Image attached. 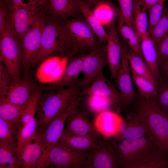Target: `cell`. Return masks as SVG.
<instances>
[{
  "label": "cell",
  "instance_id": "13",
  "mask_svg": "<svg viewBox=\"0 0 168 168\" xmlns=\"http://www.w3.org/2000/svg\"><path fill=\"white\" fill-rule=\"evenodd\" d=\"M128 45L123 41L121 65L115 78V85L123 96L127 108L134 104L137 99L133 88L131 70L128 58Z\"/></svg>",
  "mask_w": 168,
  "mask_h": 168
},
{
  "label": "cell",
  "instance_id": "1",
  "mask_svg": "<svg viewBox=\"0 0 168 168\" xmlns=\"http://www.w3.org/2000/svg\"><path fill=\"white\" fill-rule=\"evenodd\" d=\"M108 138L110 147L119 168H137L159 148L148 137L116 141Z\"/></svg>",
  "mask_w": 168,
  "mask_h": 168
},
{
  "label": "cell",
  "instance_id": "30",
  "mask_svg": "<svg viewBox=\"0 0 168 168\" xmlns=\"http://www.w3.org/2000/svg\"><path fill=\"white\" fill-rule=\"evenodd\" d=\"M23 110L10 103L0 101V118L19 128Z\"/></svg>",
  "mask_w": 168,
  "mask_h": 168
},
{
  "label": "cell",
  "instance_id": "36",
  "mask_svg": "<svg viewBox=\"0 0 168 168\" xmlns=\"http://www.w3.org/2000/svg\"><path fill=\"white\" fill-rule=\"evenodd\" d=\"M168 32V8H166L149 35L156 46Z\"/></svg>",
  "mask_w": 168,
  "mask_h": 168
},
{
  "label": "cell",
  "instance_id": "8",
  "mask_svg": "<svg viewBox=\"0 0 168 168\" xmlns=\"http://www.w3.org/2000/svg\"><path fill=\"white\" fill-rule=\"evenodd\" d=\"M21 54L17 38L6 26L0 33V61L6 68L12 80L21 78Z\"/></svg>",
  "mask_w": 168,
  "mask_h": 168
},
{
  "label": "cell",
  "instance_id": "17",
  "mask_svg": "<svg viewBox=\"0 0 168 168\" xmlns=\"http://www.w3.org/2000/svg\"><path fill=\"white\" fill-rule=\"evenodd\" d=\"M83 153L86 158L87 168H119L107 138L103 137L95 147Z\"/></svg>",
  "mask_w": 168,
  "mask_h": 168
},
{
  "label": "cell",
  "instance_id": "33",
  "mask_svg": "<svg viewBox=\"0 0 168 168\" xmlns=\"http://www.w3.org/2000/svg\"><path fill=\"white\" fill-rule=\"evenodd\" d=\"M18 128L0 118V143L17 148Z\"/></svg>",
  "mask_w": 168,
  "mask_h": 168
},
{
  "label": "cell",
  "instance_id": "3",
  "mask_svg": "<svg viewBox=\"0 0 168 168\" xmlns=\"http://www.w3.org/2000/svg\"><path fill=\"white\" fill-rule=\"evenodd\" d=\"M82 17L60 21L67 42L66 55L89 53L102 45L96 35Z\"/></svg>",
  "mask_w": 168,
  "mask_h": 168
},
{
  "label": "cell",
  "instance_id": "11",
  "mask_svg": "<svg viewBox=\"0 0 168 168\" xmlns=\"http://www.w3.org/2000/svg\"><path fill=\"white\" fill-rule=\"evenodd\" d=\"M107 64L108 63L106 44H103L83 55V77L78 83L82 89L89 86Z\"/></svg>",
  "mask_w": 168,
  "mask_h": 168
},
{
  "label": "cell",
  "instance_id": "50",
  "mask_svg": "<svg viewBox=\"0 0 168 168\" xmlns=\"http://www.w3.org/2000/svg\"><path fill=\"white\" fill-rule=\"evenodd\" d=\"M165 114L166 115V116H167V118H168V113L166 114Z\"/></svg>",
  "mask_w": 168,
  "mask_h": 168
},
{
  "label": "cell",
  "instance_id": "23",
  "mask_svg": "<svg viewBox=\"0 0 168 168\" xmlns=\"http://www.w3.org/2000/svg\"><path fill=\"white\" fill-rule=\"evenodd\" d=\"M115 13L118 19L117 30L123 41L129 48L143 57L141 50V40L133 26L123 16L119 8L115 9Z\"/></svg>",
  "mask_w": 168,
  "mask_h": 168
},
{
  "label": "cell",
  "instance_id": "2",
  "mask_svg": "<svg viewBox=\"0 0 168 168\" xmlns=\"http://www.w3.org/2000/svg\"><path fill=\"white\" fill-rule=\"evenodd\" d=\"M78 82L72 86L42 92L38 100L36 117L39 132L45 129L55 118L63 112L82 90Z\"/></svg>",
  "mask_w": 168,
  "mask_h": 168
},
{
  "label": "cell",
  "instance_id": "15",
  "mask_svg": "<svg viewBox=\"0 0 168 168\" xmlns=\"http://www.w3.org/2000/svg\"><path fill=\"white\" fill-rule=\"evenodd\" d=\"M71 57L54 56L44 60L38 66L35 77L42 84H49L61 77Z\"/></svg>",
  "mask_w": 168,
  "mask_h": 168
},
{
  "label": "cell",
  "instance_id": "34",
  "mask_svg": "<svg viewBox=\"0 0 168 168\" xmlns=\"http://www.w3.org/2000/svg\"><path fill=\"white\" fill-rule=\"evenodd\" d=\"M151 100L155 102L165 114L168 113V74L161 72L157 94Z\"/></svg>",
  "mask_w": 168,
  "mask_h": 168
},
{
  "label": "cell",
  "instance_id": "16",
  "mask_svg": "<svg viewBox=\"0 0 168 168\" xmlns=\"http://www.w3.org/2000/svg\"><path fill=\"white\" fill-rule=\"evenodd\" d=\"M39 87L26 77L12 80L5 96L0 101L7 102L23 108Z\"/></svg>",
  "mask_w": 168,
  "mask_h": 168
},
{
  "label": "cell",
  "instance_id": "28",
  "mask_svg": "<svg viewBox=\"0 0 168 168\" xmlns=\"http://www.w3.org/2000/svg\"><path fill=\"white\" fill-rule=\"evenodd\" d=\"M148 13L147 7L141 0H134L133 26L141 40L149 34Z\"/></svg>",
  "mask_w": 168,
  "mask_h": 168
},
{
  "label": "cell",
  "instance_id": "14",
  "mask_svg": "<svg viewBox=\"0 0 168 168\" xmlns=\"http://www.w3.org/2000/svg\"><path fill=\"white\" fill-rule=\"evenodd\" d=\"M73 110L67 119L64 129L73 134L86 136L99 141L103 138L90 122L84 107Z\"/></svg>",
  "mask_w": 168,
  "mask_h": 168
},
{
  "label": "cell",
  "instance_id": "49",
  "mask_svg": "<svg viewBox=\"0 0 168 168\" xmlns=\"http://www.w3.org/2000/svg\"><path fill=\"white\" fill-rule=\"evenodd\" d=\"M6 2L10 5L11 4L12 0H3Z\"/></svg>",
  "mask_w": 168,
  "mask_h": 168
},
{
  "label": "cell",
  "instance_id": "27",
  "mask_svg": "<svg viewBox=\"0 0 168 168\" xmlns=\"http://www.w3.org/2000/svg\"><path fill=\"white\" fill-rule=\"evenodd\" d=\"M58 141L82 153L91 150L99 141L86 136L73 134L64 129Z\"/></svg>",
  "mask_w": 168,
  "mask_h": 168
},
{
  "label": "cell",
  "instance_id": "21",
  "mask_svg": "<svg viewBox=\"0 0 168 168\" xmlns=\"http://www.w3.org/2000/svg\"><path fill=\"white\" fill-rule=\"evenodd\" d=\"M123 121L124 118L118 113L108 110L99 114L94 125L103 136L110 138L119 134Z\"/></svg>",
  "mask_w": 168,
  "mask_h": 168
},
{
  "label": "cell",
  "instance_id": "47",
  "mask_svg": "<svg viewBox=\"0 0 168 168\" xmlns=\"http://www.w3.org/2000/svg\"><path fill=\"white\" fill-rule=\"evenodd\" d=\"M84 1L90 7L91 6H96L100 2L104 0H80Z\"/></svg>",
  "mask_w": 168,
  "mask_h": 168
},
{
  "label": "cell",
  "instance_id": "39",
  "mask_svg": "<svg viewBox=\"0 0 168 168\" xmlns=\"http://www.w3.org/2000/svg\"><path fill=\"white\" fill-rule=\"evenodd\" d=\"M119 9L124 17L133 26V13L134 0H117Z\"/></svg>",
  "mask_w": 168,
  "mask_h": 168
},
{
  "label": "cell",
  "instance_id": "24",
  "mask_svg": "<svg viewBox=\"0 0 168 168\" xmlns=\"http://www.w3.org/2000/svg\"><path fill=\"white\" fill-rule=\"evenodd\" d=\"M49 16L62 19L82 17L77 0H49Z\"/></svg>",
  "mask_w": 168,
  "mask_h": 168
},
{
  "label": "cell",
  "instance_id": "20",
  "mask_svg": "<svg viewBox=\"0 0 168 168\" xmlns=\"http://www.w3.org/2000/svg\"><path fill=\"white\" fill-rule=\"evenodd\" d=\"M108 37L107 42L108 63L112 79H115L121 65V43L119 40L116 26L113 21L107 25Z\"/></svg>",
  "mask_w": 168,
  "mask_h": 168
},
{
  "label": "cell",
  "instance_id": "25",
  "mask_svg": "<svg viewBox=\"0 0 168 168\" xmlns=\"http://www.w3.org/2000/svg\"><path fill=\"white\" fill-rule=\"evenodd\" d=\"M141 50L143 57L158 83L161 78L156 46L149 34L141 40Z\"/></svg>",
  "mask_w": 168,
  "mask_h": 168
},
{
  "label": "cell",
  "instance_id": "4",
  "mask_svg": "<svg viewBox=\"0 0 168 168\" xmlns=\"http://www.w3.org/2000/svg\"><path fill=\"white\" fill-rule=\"evenodd\" d=\"M133 109L140 115L148 130V137L159 148L168 150V118L154 101L137 97Z\"/></svg>",
  "mask_w": 168,
  "mask_h": 168
},
{
  "label": "cell",
  "instance_id": "45",
  "mask_svg": "<svg viewBox=\"0 0 168 168\" xmlns=\"http://www.w3.org/2000/svg\"><path fill=\"white\" fill-rule=\"evenodd\" d=\"M147 7L148 12L159 1V0H141Z\"/></svg>",
  "mask_w": 168,
  "mask_h": 168
},
{
  "label": "cell",
  "instance_id": "38",
  "mask_svg": "<svg viewBox=\"0 0 168 168\" xmlns=\"http://www.w3.org/2000/svg\"><path fill=\"white\" fill-rule=\"evenodd\" d=\"M88 96L87 105L93 112L99 114L107 110H113L110 102L106 98L95 95Z\"/></svg>",
  "mask_w": 168,
  "mask_h": 168
},
{
  "label": "cell",
  "instance_id": "31",
  "mask_svg": "<svg viewBox=\"0 0 168 168\" xmlns=\"http://www.w3.org/2000/svg\"><path fill=\"white\" fill-rule=\"evenodd\" d=\"M132 78L137 88L139 97L152 100L156 96L158 87L146 78L132 74Z\"/></svg>",
  "mask_w": 168,
  "mask_h": 168
},
{
  "label": "cell",
  "instance_id": "9",
  "mask_svg": "<svg viewBox=\"0 0 168 168\" xmlns=\"http://www.w3.org/2000/svg\"><path fill=\"white\" fill-rule=\"evenodd\" d=\"M95 95L103 96L110 102L114 111L119 113L127 108L125 99L101 71L87 87L82 89L79 96Z\"/></svg>",
  "mask_w": 168,
  "mask_h": 168
},
{
  "label": "cell",
  "instance_id": "35",
  "mask_svg": "<svg viewBox=\"0 0 168 168\" xmlns=\"http://www.w3.org/2000/svg\"><path fill=\"white\" fill-rule=\"evenodd\" d=\"M17 159L16 148L0 143V168H16Z\"/></svg>",
  "mask_w": 168,
  "mask_h": 168
},
{
  "label": "cell",
  "instance_id": "40",
  "mask_svg": "<svg viewBox=\"0 0 168 168\" xmlns=\"http://www.w3.org/2000/svg\"><path fill=\"white\" fill-rule=\"evenodd\" d=\"M11 81L7 69L0 61V98L3 97L6 94Z\"/></svg>",
  "mask_w": 168,
  "mask_h": 168
},
{
  "label": "cell",
  "instance_id": "48",
  "mask_svg": "<svg viewBox=\"0 0 168 168\" xmlns=\"http://www.w3.org/2000/svg\"><path fill=\"white\" fill-rule=\"evenodd\" d=\"M41 6H46L49 4V0H39Z\"/></svg>",
  "mask_w": 168,
  "mask_h": 168
},
{
  "label": "cell",
  "instance_id": "19",
  "mask_svg": "<svg viewBox=\"0 0 168 168\" xmlns=\"http://www.w3.org/2000/svg\"><path fill=\"white\" fill-rule=\"evenodd\" d=\"M42 156V147L38 131L21 151L18 156L16 168H39Z\"/></svg>",
  "mask_w": 168,
  "mask_h": 168
},
{
  "label": "cell",
  "instance_id": "22",
  "mask_svg": "<svg viewBox=\"0 0 168 168\" xmlns=\"http://www.w3.org/2000/svg\"><path fill=\"white\" fill-rule=\"evenodd\" d=\"M83 59V55L71 58L61 77L57 81L48 84L45 90H57L77 84L79 81L77 78L82 71Z\"/></svg>",
  "mask_w": 168,
  "mask_h": 168
},
{
  "label": "cell",
  "instance_id": "5",
  "mask_svg": "<svg viewBox=\"0 0 168 168\" xmlns=\"http://www.w3.org/2000/svg\"><path fill=\"white\" fill-rule=\"evenodd\" d=\"M67 42L59 19L49 16L46 19L40 47L31 66L38 67L46 58L54 56H66Z\"/></svg>",
  "mask_w": 168,
  "mask_h": 168
},
{
  "label": "cell",
  "instance_id": "37",
  "mask_svg": "<svg viewBox=\"0 0 168 168\" xmlns=\"http://www.w3.org/2000/svg\"><path fill=\"white\" fill-rule=\"evenodd\" d=\"M137 168H168V150L158 148L149 160Z\"/></svg>",
  "mask_w": 168,
  "mask_h": 168
},
{
  "label": "cell",
  "instance_id": "46",
  "mask_svg": "<svg viewBox=\"0 0 168 168\" xmlns=\"http://www.w3.org/2000/svg\"><path fill=\"white\" fill-rule=\"evenodd\" d=\"M160 71L168 75V60L159 64Z\"/></svg>",
  "mask_w": 168,
  "mask_h": 168
},
{
  "label": "cell",
  "instance_id": "43",
  "mask_svg": "<svg viewBox=\"0 0 168 168\" xmlns=\"http://www.w3.org/2000/svg\"><path fill=\"white\" fill-rule=\"evenodd\" d=\"M166 0H159L148 11L149 21L155 24L160 18L163 10V7Z\"/></svg>",
  "mask_w": 168,
  "mask_h": 168
},
{
  "label": "cell",
  "instance_id": "44",
  "mask_svg": "<svg viewBox=\"0 0 168 168\" xmlns=\"http://www.w3.org/2000/svg\"><path fill=\"white\" fill-rule=\"evenodd\" d=\"M10 5L3 0H0V33L6 28V18Z\"/></svg>",
  "mask_w": 168,
  "mask_h": 168
},
{
  "label": "cell",
  "instance_id": "41",
  "mask_svg": "<svg viewBox=\"0 0 168 168\" xmlns=\"http://www.w3.org/2000/svg\"><path fill=\"white\" fill-rule=\"evenodd\" d=\"M159 64L168 60V32L156 45Z\"/></svg>",
  "mask_w": 168,
  "mask_h": 168
},
{
  "label": "cell",
  "instance_id": "18",
  "mask_svg": "<svg viewBox=\"0 0 168 168\" xmlns=\"http://www.w3.org/2000/svg\"><path fill=\"white\" fill-rule=\"evenodd\" d=\"M148 130L139 114L133 109L124 118V121L119 134L109 138L118 141L125 139H133L148 137Z\"/></svg>",
  "mask_w": 168,
  "mask_h": 168
},
{
  "label": "cell",
  "instance_id": "10",
  "mask_svg": "<svg viewBox=\"0 0 168 168\" xmlns=\"http://www.w3.org/2000/svg\"><path fill=\"white\" fill-rule=\"evenodd\" d=\"M45 167L87 168L84 154L58 141L51 150Z\"/></svg>",
  "mask_w": 168,
  "mask_h": 168
},
{
  "label": "cell",
  "instance_id": "32",
  "mask_svg": "<svg viewBox=\"0 0 168 168\" xmlns=\"http://www.w3.org/2000/svg\"><path fill=\"white\" fill-rule=\"evenodd\" d=\"M36 117L24 126H20L18 131L17 157L21 151L30 139L38 130Z\"/></svg>",
  "mask_w": 168,
  "mask_h": 168
},
{
  "label": "cell",
  "instance_id": "7",
  "mask_svg": "<svg viewBox=\"0 0 168 168\" xmlns=\"http://www.w3.org/2000/svg\"><path fill=\"white\" fill-rule=\"evenodd\" d=\"M81 97H77L62 114L53 119L44 130L39 132L43 149V156L39 168H45L52 149L58 141L64 130L65 122L73 109L78 106Z\"/></svg>",
  "mask_w": 168,
  "mask_h": 168
},
{
  "label": "cell",
  "instance_id": "6",
  "mask_svg": "<svg viewBox=\"0 0 168 168\" xmlns=\"http://www.w3.org/2000/svg\"><path fill=\"white\" fill-rule=\"evenodd\" d=\"M46 22L44 15L40 14L35 24L17 39L21 54V70L25 77L40 50L42 34Z\"/></svg>",
  "mask_w": 168,
  "mask_h": 168
},
{
  "label": "cell",
  "instance_id": "42",
  "mask_svg": "<svg viewBox=\"0 0 168 168\" xmlns=\"http://www.w3.org/2000/svg\"><path fill=\"white\" fill-rule=\"evenodd\" d=\"M41 7L39 0H12L9 9L24 7L34 11H39Z\"/></svg>",
  "mask_w": 168,
  "mask_h": 168
},
{
  "label": "cell",
  "instance_id": "29",
  "mask_svg": "<svg viewBox=\"0 0 168 168\" xmlns=\"http://www.w3.org/2000/svg\"><path fill=\"white\" fill-rule=\"evenodd\" d=\"M128 55L132 74L146 78L158 88V83L144 58L130 48Z\"/></svg>",
  "mask_w": 168,
  "mask_h": 168
},
{
  "label": "cell",
  "instance_id": "12",
  "mask_svg": "<svg viewBox=\"0 0 168 168\" xmlns=\"http://www.w3.org/2000/svg\"><path fill=\"white\" fill-rule=\"evenodd\" d=\"M40 14L39 11L22 7L9 8L6 18V26L17 39L35 24Z\"/></svg>",
  "mask_w": 168,
  "mask_h": 168
},
{
  "label": "cell",
  "instance_id": "26",
  "mask_svg": "<svg viewBox=\"0 0 168 168\" xmlns=\"http://www.w3.org/2000/svg\"><path fill=\"white\" fill-rule=\"evenodd\" d=\"M79 9L83 18L94 32L99 41L107 43L108 34L101 22L91 9L89 5L84 1L77 0Z\"/></svg>",
  "mask_w": 168,
  "mask_h": 168
}]
</instances>
